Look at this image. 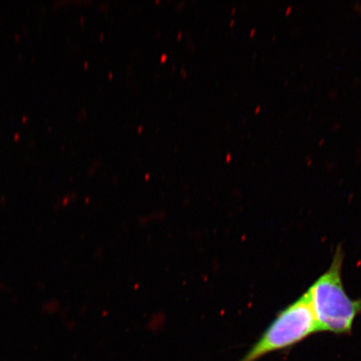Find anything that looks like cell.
Returning a JSON list of instances; mask_svg holds the SVG:
<instances>
[{"label":"cell","mask_w":361,"mask_h":361,"mask_svg":"<svg viewBox=\"0 0 361 361\" xmlns=\"http://www.w3.org/2000/svg\"><path fill=\"white\" fill-rule=\"evenodd\" d=\"M344 251L337 247L331 266L307 290L319 332L349 335L355 319L361 314V299L353 300L342 279Z\"/></svg>","instance_id":"obj_1"},{"label":"cell","mask_w":361,"mask_h":361,"mask_svg":"<svg viewBox=\"0 0 361 361\" xmlns=\"http://www.w3.org/2000/svg\"><path fill=\"white\" fill-rule=\"evenodd\" d=\"M319 332L306 293L279 311L254 345L238 361H258L274 352L291 348Z\"/></svg>","instance_id":"obj_2"}]
</instances>
